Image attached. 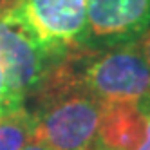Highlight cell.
Masks as SVG:
<instances>
[{
    "label": "cell",
    "instance_id": "obj_13",
    "mask_svg": "<svg viewBox=\"0 0 150 150\" xmlns=\"http://www.w3.org/2000/svg\"><path fill=\"white\" fill-rule=\"evenodd\" d=\"M4 2H13V0H4Z\"/></svg>",
    "mask_w": 150,
    "mask_h": 150
},
{
    "label": "cell",
    "instance_id": "obj_7",
    "mask_svg": "<svg viewBox=\"0 0 150 150\" xmlns=\"http://www.w3.org/2000/svg\"><path fill=\"white\" fill-rule=\"evenodd\" d=\"M35 141V120L25 107L0 117V150H24Z\"/></svg>",
    "mask_w": 150,
    "mask_h": 150
},
{
    "label": "cell",
    "instance_id": "obj_1",
    "mask_svg": "<svg viewBox=\"0 0 150 150\" xmlns=\"http://www.w3.org/2000/svg\"><path fill=\"white\" fill-rule=\"evenodd\" d=\"M38 94L35 139L49 150H91L98 143L103 103L72 78L67 58L60 62Z\"/></svg>",
    "mask_w": 150,
    "mask_h": 150
},
{
    "label": "cell",
    "instance_id": "obj_2",
    "mask_svg": "<svg viewBox=\"0 0 150 150\" xmlns=\"http://www.w3.org/2000/svg\"><path fill=\"white\" fill-rule=\"evenodd\" d=\"M74 56L81 67L80 71L69 67L72 78L101 103H150V65L139 42L89 51L87 56L76 52Z\"/></svg>",
    "mask_w": 150,
    "mask_h": 150
},
{
    "label": "cell",
    "instance_id": "obj_3",
    "mask_svg": "<svg viewBox=\"0 0 150 150\" xmlns=\"http://www.w3.org/2000/svg\"><path fill=\"white\" fill-rule=\"evenodd\" d=\"M89 0H13L11 13L52 58L80 52Z\"/></svg>",
    "mask_w": 150,
    "mask_h": 150
},
{
    "label": "cell",
    "instance_id": "obj_12",
    "mask_svg": "<svg viewBox=\"0 0 150 150\" xmlns=\"http://www.w3.org/2000/svg\"><path fill=\"white\" fill-rule=\"evenodd\" d=\"M91 150H103V148H100V146H92Z\"/></svg>",
    "mask_w": 150,
    "mask_h": 150
},
{
    "label": "cell",
    "instance_id": "obj_11",
    "mask_svg": "<svg viewBox=\"0 0 150 150\" xmlns=\"http://www.w3.org/2000/svg\"><path fill=\"white\" fill-rule=\"evenodd\" d=\"M24 150H49V148H45V146L42 145V143H38L36 139H35V141H31V143H29V145H27Z\"/></svg>",
    "mask_w": 150,
    "mask_h": 150
},
{
    "label": "cell",
    "instance_id": "obj_5",
    "mask_svg": "<svg viewBox=\"0 0 150 150\" xmlns=\"http://www.w3.org/2000/svg\"><path fill=\"white\" fill-rule=\"evenodd\" d=\"M150 29V0H89L80 52L139 42Z\"/></svg>",
    "mask_w": 150,
    "mask_h": 150
},
{
    "label": "cell",
    "instance_id": "obj_9",
    "mask_svg": "<svg viewBox=\"0 0 150 150\" xmlns=\"http://www.w3.org/2000/svg\"><path fill=\"white\" fill-rule=\"evenodd\" d=\"M145 117H146L145 137H143V143L139 145L136 150H150V103H145Z\"/></svg>",
    "mask_w": 150,
    "mask_h": 150
},
{
    "label": "cell",
    "instance_id": "obj_8",
    "mask_svg": "<svg viewBox=\"0 0 150 150\" xmlns=\"http://www.w3.org/2000/svg\"><path fill=\"white\" fill-rule=\"evenodd\" d=\"M20 107H24V101L13 92L11 85L7 81L6 71L2 67V63H0V117L9 114V112L18 110Z\"/></svg>",
    "mask_w": 150,
    "mask_h": 150
},
{
    "label": "cell",
    "instance_id": "obj_6",
    "mask_svg": "<svg viewBox=\"0 0 150 150\" xmlns=\"http://www.w3.org/2000/svg\"><path fill=\"white\" fill-rule=\"evenodd\" d=\"M146 130L145 105L134 101L103 103L98 143L103 150H136Z\"/></svg>",
    "mask_w": 150,
    "mask_h": 150
},
{
    "label": "cell",
    "instance_id": "obj_4",
    "mask_svg": "<svg viewBox=\"0 0 150 150\" xmlns=\"http://www.w3.org/2000/svg\"><path fill=\"white\" fill-rule=\"evenodd\" d=\"M0 63L13 92L25 103L44 89L60 60L38 44L9 6H0Z\"/></svg>",
    "mask_w": 150,
    "mask_h": 150
},
{
    "label": "cell",
    "instance_id": "obj_10",
    "mask_svg": "<svg viewBox=\"0 0 150 150\" xmlns=\"http://www.w3.org/2000/svg\"><path fill=\"white\" fill-rule=\"evenodd\" d=\"M139 44H141V49H143V54L148 62V65H150V29L146 31V33L141 36V40H139Z\"/></svg>",
    "mask_w": 150,
    "mask_h": 150
}]
</instances>
